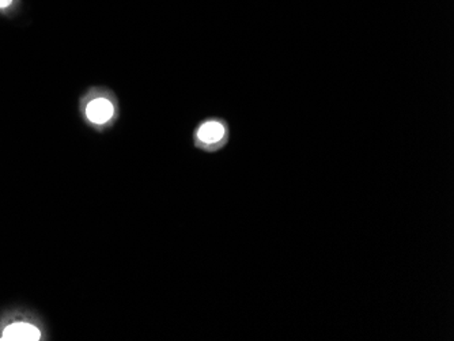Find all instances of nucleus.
Listing matches in <instances>:
<instances>
[{
	"mask_svg": "<svg viewBox=\"0 0 454 341\" xmlns=\"http://www.w3.org/2000/svg\"><path fill=\"white\" fill-rule=\"evenodd\" d=\"M86 117L94 126H106L114 119V105L111 99L106 97H97L91 99L85 109Z\"/></svg>",
	"mask_w": 454,
	"mask_h": 341,
	"instance_id": "3",
	"label": "nucleus"
},
{
	"mask_svg": "<svg viewBox=\"0 0 454 341\" xmlns=\"http://www.w3.org/2000/svg\"><path fill=\"white\" fill-rule=\"evenodd\" d=\"M41 337V330L35 324L25 321L12 322L0 333V340L4 341H38Z\"/></svg>",
	"mask_w": 454,
	"mask_h": 341,
	"instance_id": "2",
	"label": "nucleus"
},
{
	"mask_svg": "<svg viewBox=\"0 0 454 341\" xmlns=\"http://www.w3.org/2000/svg\"><path fill=\"white\" fill-rule=\"evenodd\" d=\"M12 4V0H0V9H7Z\"/></svg>",
	"mask_w": 454,
	"mask_h": 341,
	"instance_id": "4",
	"label": "nucleus"
},
{
	"mask_svg": "<svg viewBox=\"0 0 454 341\" xmlns=\"http://www.w3.org/2000/svg\"><path fill=\"white\" fill-rule=\"evenodd\" d=\"M227 137V128L219 120L204 121L196 129L195 139L199 146L204 149L214 150L224 143Z\"/></svg>",
	"mask_w": 454,
	"mask_h": 341,
	"instance_id": "1",
	"label": "nucleus"
}]
</instances>
